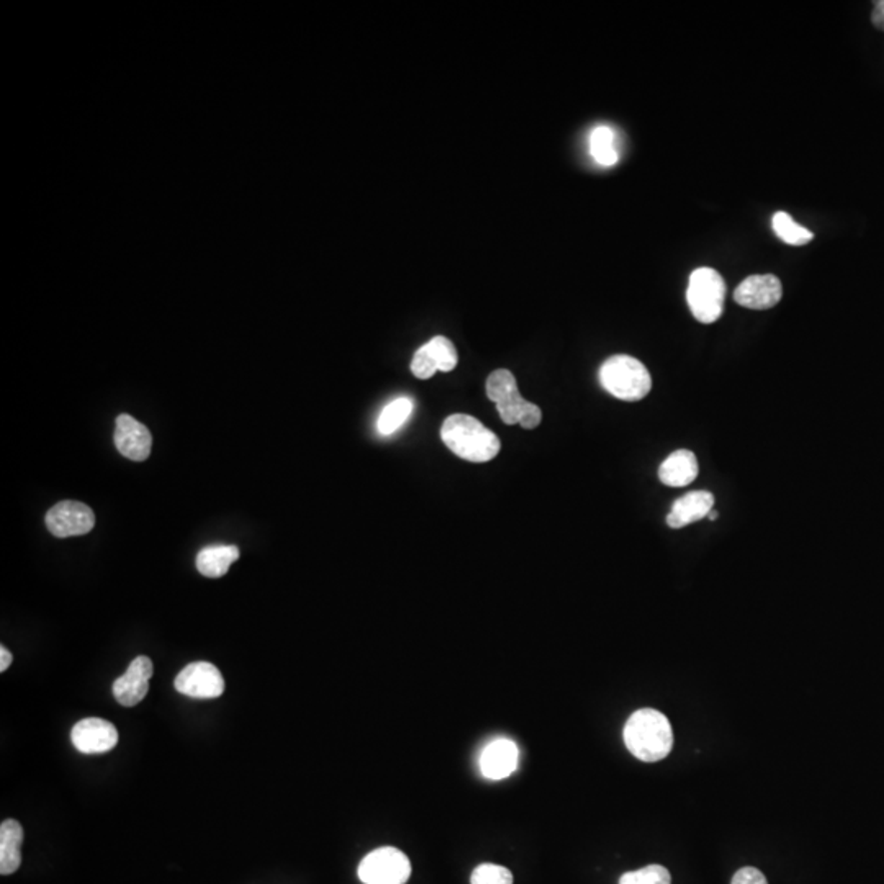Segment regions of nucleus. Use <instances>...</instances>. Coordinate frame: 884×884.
I'll list each match as a JSON object with an SVG mask.
<instances>
[{
    "label": "nucleus",
    "mask_w": 884,
    "mask_h": 884,
    "mask_svg": "<svg viewBox=\"0 0 884 884\" xmlns=\"http://www.w3.org/2000/svg\"><path fill=\"white\" fill-rule=\"evenodd\" d=\"M624 742L627 750L642 762H660L672 752V726L657 709H639L627 719Z\"/></svg>",
    "instance_id": "obj_1"
},
{
    "label": "nucleus",
    "mask_w": 884,
    "mask_h": 884,
    "mask_svg": "<svg viewBox=\"0 0 884 884\" xmlns=\"http://www.w3.org/2000/svg\"><path fill=\"white\" fill-rule=\"evenodd\" d=\"M441 438L457 457L477 464L495 459L501 447L497 434L474 416L462 413L451 415L442 423Z\"/></svg>",
    "instance_id": "obj_2"
},
{
    "label": "nucleus",
    "mask_w": 884,
    "mask_h": 884,
    "mask_svg": "<svg viewBox=\"0 0 884 884\" xmlns=\"http://www.w3.org/2000/svg\"><path fill=\"white\" fill-rule=\"evenodd\" d=\"M487 395L500 413L503 423L521 424V428L534 429L541 424L539 406L521 397L515 375L510 370H495L487 380Z\"/></svg>",
    "instance_id": "obj_3"
},
{
    "label": "nucleus",
    "mask_w": 884,
    "mask_h": 884,
    "mask_svg": "<svg viewBox=\"0 0 884 884\" xmlns=\"http://www.w3.org/2000/svg\"><path fill=\"white\" fill-rule=\"evenodd\" d=\"M600 384L606 392L623 402H639L649 395L652 379L641 361L619 354L609 357L601 366Z\"/></svg>",
    "instance_id": "obj_4"
},
{
    "label": "nucleus",
    "mask_w": 884,
    "mask_h": 884,
    "mask_svg": "<svg viewBox=\"0 0 884 884\" xmlns=\"http://www.w3.org/2000/svg\"><path fill=\"white\" fill-rule=\"evenodd\" d=\"M726 300V282L718 271L700 267L691 272L686 302L696 320L711 325L721 318Z\"/></svg>",
    "instance_id": "obj_5"
},
{
    "label": "nucleus",
    "mask_w": 884,
    "mask_h": 884,
    "mask_svg": "<svg viewBox=\"0 0 884 884\" xmlns=\"http://www.w3.org/2000/svg\"><path fill=\"white\" fill-rule=\"evenodd\" d=\"M357 875L364 884H405L411 875L410 858L395 847L377 848L364 857Z\"/></svg>",
    "instance_id": "obj_6"
},
{
    "label": "nucleus",
    "mask_w": 884,
    "mask_h": 884,
    "mask_svg": "<svg viewBox=\"0 0 884 884\" xmlns=\"http://www.w3.org/2000/svg\"><path fill=\"white\" fill-rule=\"evenodd\" d=\"M174 686L179 693L190 698L213 700L223 695L225 680L213 663L194 662L177 675Z\"/></svg>",
    "instance_id": "obj_7"
},
{
    "label": "nucleus",
    "mask_w": 884,
    "mask_h": 884,
    "mask_svg": "<svg viewBox=\"0 0 884 884\" xmlns=\"http://www.w3.org/2000/svg\"><path fill=\"white\" fill-rule=\"evenodd\" d=\"M46 526L56 537L84 536L95 526L94 511L79 501H61L46 513Z\"/></svg>",
    "instance_id": "obj_8"
},
{
    "label": "nucleus",
    "mask_w": 884,
    "mask_h": 884,
    "mask_svg": "<svg viewBox=\"0 0 884 884\" xmlns=\"http://www.w3.org/2000/svg\"><path fill=\"white\" fill-rule=\"evenodd\" d=\"M71 740L82 754H105L118 744V731L112 722L105 719L87 718L73 727Z\"/></svg>",
    "instance_id": "obj_9"
},
{
    "label": "nucleus",
    "mask_w": 884,
    "mask_h": 884,
    "mask_svg": "<svg viewBox=\"0 0 884 884\" xmlns=\"http://www.w3.org/2000/svg\"><path fill=\"white\" fill-rule=\"evenodd\" d=\"M153 662L145 655L136 657L127 672L113 683V696L122 706H136L145 700L149 690V680L153 677Z\"/></svg>",
    "instance_id": "obj_10"
},
{
    "label": "nucleus",
    "mask_w": 884,
    "mask_h": 884,
    "mask_svg": "<svg viewBox=\"0 0 884 884\" xmlns=\"http://www.w3.org/2000/svg\"><path fill=\"white\" fill-rule=\"evenodd\" d=\"M781 297H783V287H781L780 279L773 274L747 277L740 282L734 292V300L739 303L740 307L749 308V310L773 308L778 305Z\"/></svg>",
    "instance_id": "obj_11"
},
{
    "label": "nucleus",
    "mask_w": 884,
    "mask_h": 884,
    "mask_svg": "<svg viewBox=\"0 0 884 884\" xmlns=\"http://www.w3.org/2000/svg\"><path fill=\"white\" fill-rule=\"evenodd\" d=\"M115 446L123 457L131 461L143 462L148 459L153 447V436L145 424L133 416L123 413L115 423Z\"/></svg>",
    "instance_id": "obj_12"
},
{
    "label": "nucleus",
    "mask_w": 884,
    "mask_h": 884,
    "mask_svg": "<svg viewBox=\"0 0 884 884\" xmlns=\"http://www.w3.org/2000/svg\"><path fill=\"white\" fill-rule=\"evenodd\" d=\"M518 763V745L510 739H497L483 749L480 772L488 780H505L516 772Z\"/></svg>",
    "instance_id": "obj_13"
},
{
    "label": "nucleus",
    "mask_w": 884,
    "mask_h": 884,
    "mask_svg": "<svg viewBox=\"0 0 884 884\" xmlns=\"http://www.w3.org/2000/svg\"><path fill=\"white\" fill-rule=\"evenodd\" d=\"M714 497L709 492H690L673 503L668 513L667 524L670 528L680 529L698 523L713 511Z\"/></svg>",
    "instance_id": "obj_14"
},
{
    "label": "nucleus",
    "mask_w": 884,
    "mask_h": 884,
    "mask_svg": "<svg viewBox=\"0 0 884 884\" xmlns=\"http://www.w3.org/2000/svg\"><path fill=\"white\" fill-rule=\"evenodd\" d=\"M698 477V461L691 451H675L660 465L659 479L667 487H686Z\"/></svg>",
    "instance_id": "obj_15"
},
{
    "label": "nucleus",
    "mask_w": 884,
    "mask_h": 884,
    "mask_svg": "<svg viewBox=\"0 0 884 884\" xmlns=\"http://www.w3.org/2000/svg\"><path fill=\"white\" fill-rule=\"evenodd\" d=\"M23 842V829L19 821L7 819L0 826V873L12 875L22 863L20 847Z\"/></svg>",
    "instance_id": "obj_16"
},
{
    "label": "nucleus",
    "mask_w": 884,
    "mask_h": 884,
    "mask_svg": "<svg viewBox=\"0 0 884 884\" xmlns=\"http://www.w3.org/2000/svg\"><path fill=\"white\" fill-rule=\"evenodd\" d=\"M240 559V549L236 546L205 547L197 555V569L203 577L220 578L226 575L231 565Z\"/></svg>",
    "instance_id": "obj_17"
},
{
    "label": "nucleus",
    "mask_w": 884,
    "mask_h": 884,
    "mask_svg": "<svg viewBox=\"0 0 884 884\" xmlns=\"http://www.w3.org/2000/svg\"><path fill=\"white\" fill-rule=\"evenodd\" d=\"M413 408H415V405H413L411 398H395L380 413L379 420H377V431L382 436H390V434L395 433L410 418Z\"/></svg>",
    "instance_id": "obj_18"
},
{
    "label": "nucleus",
    "mask_w": 884,
    "mask_h": 884,
    "mask_svg": "<svg viewBox=\"0 0 884 884\" xmlns=\"http://www.w3.org/2000/svg\"><path fill=\"white\" fill-rule=\"evenodd\" d=\"M590 153L601 166H614L618 163L616 136L609 127H596L590 135Z\"/></svg>",
    "instance_id": "obj_19"
},
{
    "label": "nucleus",
    "mask_w": 884,
    "mask_h": 884,
    "mask_svg": "<svg viewBox=\"0 0 884 884\" xmlns=\"http://www.w3.org/2000/svg\"><path fill=\"white\" fill-rule=\"evenodd\" d=\"M772 226L775 235L778 236L781 241L790 244V246H804V244H808L809 241H812V238H814L812 231H809L808 228H804V226L798 225V223L791 218V215H788V213L785 212L775 213V217H773L772 220Z\"/></svg>",
    "instance_id": "obj_20"
},
{
    "label": "nucleus",
    "mask_w": 884,
    "mask_h": 884,
    "mask_svg": "<svg viewBox=\"0 0 884 884\" xmlns=\"http://www.w3.org/2000/svg\"><path fill=\"white\" fill-rule=\"evenodd\" d=\"M424 346L428 349L429 356L433 359L438 370H441V372H451V370L456 369L459 356H457L454 344L449 339L444 338V336H436V338L431 339Z\"/></svg>",
    "instance_id": "obj_21"
},
{
    "label": "nucleus",
    "mask_w": 884,
    "mask_h": 884,
    "mask_svg": "<svg viewBox=\"0 0 884 884\" xmlns=\"http://www.w3.org/2000/svg\"><path fill=\"white\" fill-rule=\"evenodd\" d=\"M619 884H672V876L665 866L649 865L642 870L624 873Z\"/></svg>",
    "instance_id": "obj_22"
},
{
    "label": "nucleus",
    "mask_w": 884,
    "mask_h": 884,
    "mask_svg": "<svg viewBox=\"0 0 884 884\" xmlns=\"http://www.w3.org/2000/svg\"><path fill=\"white\" fill-rule=\"evenodd\" d=\"M470 884H513V873L505 866L483 863L472 871Z\"/></svg>",
    "instance_id": "obj_23"
},
{
    "label": "nucleus",
    "mask_w": 884,
    "mask_h": 884,
    "mask_svg": "<svg viewBox=\"0 0 884 884\" xmlns=\"http://www.w3.org/2000/svg\"><path fill=\"white\" fill-rule=\"evenodd\" d=\"M411 372H413L416 379L421 380L431 379L436 372H439L438 367H436L433 359L429 356L426 346H421V348L415 352L413 361H411Z\"/></svg>",
    "instance_id": "obj_24"
},
{
    "label": "nucleus",
    "mask_w": 884,
    "mask_h": 884,
    "mask_svg": "<svg viewBox=\"0 0 884 884\" xmlns=\"http://www.w3.org/2000/svg\"><path fill=\"white\" fill-rule=\"evenodd\" d=\"M731 884H768L767 878L762 871L757 870L754 866H745L737 871Z\"/></svg>",
    "instance_id": "obj_25"
},
{
    "label": "nucleus",
    "mask_w": 884,
    "mask_h": 884,
    "mask_svg": "<svg viewBox=\"0 0 884 884\" xmlns=\"http://www.w3.org/2000/svg\"><path fill=\"white\" fill-rule=\"evenodd\" d=\"M871 22H873L876 28H880L884 32V0L875 2V9H873V14H871Z\"/></svg>",
    "instance_id": "obj_26"
},
{
    "label": "nucleus",
    "mask_w": 884,
    "mask_h": 884,
    "mask_svg": "<svg viewBox=\"0 0 884 884\" xmlns=\"http://www.w3.org/2000/svg\"><path fill=\"white\" fill-rule=\"evenodd\" d=\"M12 660H14V657H12V654L7 650V647L2 645V647H0V672H5V670L10 667Z\"/></svg>",
    "instance_id": "obj_27"
},
{
    "label": "nucleus",
    "mask_w": 884,
    "mask_h": 884,
    "mask_svg": "<svg viewBox=\"0 0 884 884\" xmlns=\"http://www.w3.org/2000/svg\"><path fill=\"white\" fill-rule=\"evenodd\" d=\"M716 518H718V513H716V511H711V513H709V519H711V521H714V519Z\"/></svg>",
    "instance_id": "obj_28"
}]
</instances>
